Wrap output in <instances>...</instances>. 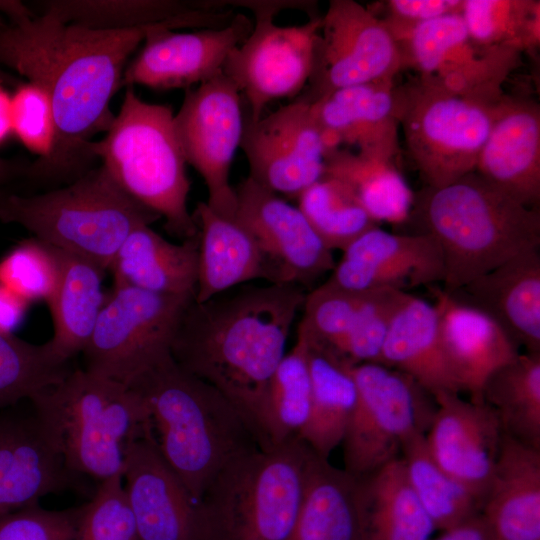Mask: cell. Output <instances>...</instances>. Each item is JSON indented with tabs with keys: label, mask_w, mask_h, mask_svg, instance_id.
I'll return each mask as SVG.
<instances>
[{
	"label": "cell",
	"mask_w": 540,
	"mask_h": 540,
	"mask_svg": "<svg viewBox=\"0 0 540 540\" xmlns=\"http://www.w3.org/2000/svg\"><path fill=\"white\" fill-rule=\"evenodd\" d=\"M436 297L443 351L460 392L482 403L490 375L515 359L519 346L483 311L451 294L432 289Z\"/></svg>",
	"instance_id": "cell-24"
},
{
	"label": "cell",
	"mask_w": 540,
	"mask_h": 540,
	"mask_svg": "<svg viewBox=\"0 0 540 540\" xmlns=\"http://www.w3.org/2000/svg\"><path fill=\"white\" fill-rule=\"evenodd\" d=\"M342 252L344 258L407 272L418 286L444 281L443 253L429 234H394L376 226L357 237Z\"/></svg>",
	"instance_id": "cell-39"
},
{
	"label": "cell",
	"mask_w": 540,
	"mask_h": 540,
	"mask_svg": "<svg viewBox=\"0 0 540 540\" xmlns=\"http://www.w3.org/2000/svg\"><path fill=\"white\" fill-rule=\"evenodd\" d=\"M311 377L303 333L279 363L268 389L264 426L269 449L297 436L305 426L311 405Z\"/></svg>",
	"instance_id": "cell-38"
},
{
	"label": "cell",
	"mask_w": 540,
	"mask_h": 540,
	"mask_svg": "<svg viewBox=\"0 0 540 540\" xmlns=\"http://www.w3.org/2000/svg\"><path fill=\"white\" fill-rule=\"evenodd\" d=\"M242 97L223 71L187 89L174 114L176 134L187 164L203 178L206 204L217 214L235 219L236 193L230 184L235 153L244 130Z\"/></svg>",
	"instance_id": "cell-15"
},
{
	"label": "cell",
	"mask_w": 540,
	"mask_h": 540,
	"mask_svg": "<svg viewBox=\"0 0 540 540\" xmlns=\"http://www.w3.org/2000/svg\"><path fill=\"white\" fill-rule=\"evenodd\" d=\"M289 540H361L357 479L315 454Z\"/></svg>",
	"instance_id": "cell-34"
},
{
	"label": "cell",
	"mask_w": 540,
	"mask_h": 540,
	"mask_svg": "<svg viewBox=\"0 0 540 540\" xmlns=\"http://www.w3.org/2000/svg\"><path fill=\"white\" fill-rule=\"evenodd\" d=\"M13 134L36 160L47 159L55 145V120L48 94L40 86L22 82L12 94Z\"/></svg>",
	"instance_id": "cell-47"
},
{
	"label": "cell",
	"mask_w": 540,
	"mask_h": 540,
	"mask_svg": "<svg viewBox=\"0 0 540 540\" xmlns=\"http://www.w3.org/2000/svg\"><path fill=\"white\" fill-rule=\"evenodd\" d=\"M27 166L0 157V188L18 176L24 175Z\"/></svg>",
	"instance_id": "cell-53"
},
{
	"label": "cell",
	"mask_w": 540,
	"mask_h": 540,
	"mask_svg": "<svg viewBox=\"0 0 540 540\" xmlns=\"http://www.w3.org/2000/svg\"><path fill=\"white\" fill-rule=\"evenodd\" d=\"M73 540H138L123 474L100 482L92 499L81 505Z\"/></svg>",
	"instance_id": "cell-45"
},
{
	"label": "cell",
	"mask_w": 540,
	"mask_h": 540,
	"mask_svg": "<svg viewBox=\"0 0 540 540\" xmlns=\"http://www.w3.org/2000/svg\"><path fill=\"white\" fill-rule=\"evenodd\" d=\"M158 219V214L126 193L103 165L42 194L9 192L0 204L3 223L18 224L38 240L105 271L134 229Z\"/></svg>",
	"instance_id": "cell-7"
},
{
	"label": "cell",
	"mask_w": 540,
	"mask_h": 540,
	"mask_svg": "<svg viewBox=\"0 0 540 540\" xmlns=\"http://www.w3.org/2000/svg\"><path fill=\"white\" fill-rule=\"evenodd\" d=\"M314 456L295 436L229 462L199 502L207 540H289Z\"/></svg>",
	"instance_id": "cell-5"
},
{
	"label": "cell",
	"mask_w": 540,
	"mask_h": 540,
	"mask_svg": "<svg viewBox=\"0 0 540 540\" xmlns=\"http://www.w3.org/2000/svg\"><path fill=\"white\" fill-rule=\"evenodd\" d=\"M357 401L343 444L344 470L355 478L400 457L403 443L428 431L437 405L410 376L378 363L353 366Z\"/></svg>",
	"instance_id": "cell-11"
},
{
	"label": "cell",
	"mask_w": 540,
	"mask_h": 540,
	"mask_svg": "<svg viewBox=\"0 0 540 540\" xmlns=\"http://www.w3.org/2000/svg\"><path fill=\"white\" fill-rule=\"evenodd\" d=\"M431 540H492V538L481 513H479L463 523L443 531L439 537Z\"/></svg>",
	"instance_id": "cell-51"
},
{
	"label": "cell",
	"mask_w": 540,
	"mask_h": 540,
	"mask_svg": "<svg viewBox=\"0 0 540 540\" xmlns=\"http://www.w3.org/2000/svg\"><path fill=\"white\" fill-rule=\"evenodd\" d=\"M199 236L172 243L150 225L134 229L115 254L108 271L113 285L176 296H194Z\"/></svg>",
	"instance_id": "cell-28"
},
{
	"label": "cell",
	"mask_w": 540,
	"mask_h": 540,
	"mask_svg": "<svg viewBox=\"0 0 540 540\" xmlns=\"http://www.w3.org/2000/svg\"><path fill=\"white\" fill-rule=\"evenodd\" d=\"M451 293L465 296L456 299L489 315L527 353H540L538 249L514 256Z\"/></svg>",
	"instance_id": "cell-25"
},
{
	"label": "cell",
	"mask_w": 540,
	"mask_h": 540,
	"mask_svg": "<svg viewBox=\"0 0 540 540\" xmlns=\"http://www.w3.org/2000/svg\"><path fill=\"white\" fill-rule=\"evenodd\" d=\"M40 12H51L66 23L99 30H127L161 24L180 28H219L236 11L214 0H47Z\"/></svg>",
	"instance_id": "cell-27"
},
{
	"label": "cell",
	"mask_w": 540,
	"mask_h": 540,
	"mask_svg": "<svg viewBox=\"0 0 540 540\" xmlns=\"http://www.w3.org/2000/svg\"><path fill=\"white\" fill-rule=\"evenodd\" d=\"M81 505L49 510L38 503L0 514V540H73Z\"/></svg>",
	"instance_id": "cell-48"
},
{
	"label": "cell",
	"mask_w": 540,
	"mask_h": 540,
	"mask_svg": "<svg viewBox=\"0 0 540 540\" xmlns=\"http://www.w3.org/2000/svg\"><path fill=\"white\" fill-rule=\"evenodd\" d=\"M193 298L113 285L81 352L83 369L128 386L170 353L178 321Z\"/></svg>",
	"instance_id": "cell-12"
},
{
	"label": "cell",
	"mask_w": 540,
	"mask_h": 540,
	"mask_svg": "<svg viewBox=\"0 0 540 540\" xmlns=\"http://www.w3.org/2000/svg\"><path fill=\"white\" fill-rule=\"evenodd\" d=\"M236 5L252 11L253 27L231 51L222 71L246 101L245 120L254 122L269 103L294 99L305 89L322 16L304 1H237Z\"/></svg>",
	"instance_id": "cell-9"
},
{
	"label": "cell",
	"mask_w": 540,
	"mask_h": 540,
	"mask_svg": "<svg viewBox=\"0 0 540 540\" xmlns=\"http://www.w3.org/2000/svg\"><path fill=\"white\" fill-rule=\"evenodd\" d=\"M192 215L199 236L195 301L255 279L268 281L262 255L240 223L215 213L206 202H199Z\"/></svg>",
	"instance_id": "cell-30"
},
{
	"label": "cell",
	"mask_w": 540,
	"mask_h": 540,
	"mask_svg": "<svg viewBox=\"0 0 540 540\" xmlns=\"http://www.w3.org/2000/svg\"><path fill=\"white\" fill-rule=\"evenodd\" d=\"M463 0H389L383 20L393 36L411 28L454 13H460Z\"/></svg>",
	"instance_id": "cell-49"
},
{
	"label": "cell",
	"mask_w": 540,
	"mask_h": 540,
	"mask_svg": "<svg viewBox=\"0 0 540 540\" xmlns=\"http://www.w3.org/2000/svg\"><path fill=\"white\" fill-rule=\"evenodd\" d=\"M306 294L289 284H243L184 308L170 346L174 361L238 410L260 449L270 450L268 389Z\"/></svg>",
	"instance_id": "cell-2"
},
{
	"label": "cell",
	"mask_w": 540,
	"mask_h": 540,
	"mask_svg": "<svg viewBox=\"0 0 540 540\" xmlns=\"http://www.w3.org/2000/svg\"><path fill=\"white\" fill-rule=\"evenodd\" d=\"M394 38L406 67L414 68L418 77L487 105L503 97L504 82L520 64L516 49L474 42L460 13L421 23Z\"/></svg>",
	"instance_id": "cell-14"
},
{
	"label": "cell",
	"mask_w": 540,
	"mask_h": 540,
	"mask_svg": "<svg viewBox=\"0 0 540 540\" xmlns=\"http://www.w3.org/2000/svg\"><path fill=\"white\" fill-rule=\"evenodd\" d=\"M406 68L381 18L354 0H331L322 16L309 81L296 98L311 104L341 88L394 80Z\"/></svg>",
	"instance_id": "cell-13"
},
{
	"label": "cell",
	"mask_w": 540,
	"mask_h": 540,
	"mask_svg": "<svg viewBox=\"0 0 540 540\" xmlns=\"http://www.w3.org/2000/svg\"><path fill=\"white\" fill-rule=\"evenodd\" d=\"M307 347L311 377L308 420L297 435L319 457L328 459L342 443L357 401L353 366L313 338L299 323Z\"/></svg>",
	"instance_id": "cell-31"
},
{
	"label": "cell",
	"mask_w": 540,
	"mask_h": 540,
	"mask_svg": "<svg viewBox=\"0 0 540 540\" xmlns=\"http://www.w3.org/2000/svg\"><path fill=\"white\" fill-rule=\"evenodd\" d=\"M29 303L0 284V333L13 334L23 322Z\"/></svg>",
	"instance_id": "cell-50"
},
{
	"label": "cell",
	"mask_w": 540,
	"mask_h": 540,
	"mask_svg": "<svg viewBox=\"0 0 540 540\" xmlns=\"http://www.w3.org/2000/svg\"><path fill=\"white\" fill-rule=\"evenodd\" d=\"M128 387L146 405L161 456L197 503L229 462L260 448L227 398L181 368L170 353Z\"/></svg>",
	"instance_id": "cell-3"
},
{
	"label": "cell",
	"mask_w": 540,
	"mask_h": 540,
	"mask_svg": "<svg viewBox=\"0 0 540 540\" xmlns=\"http://www.w3.org/2000/svg\"><path fill=\"white\" fill-rule=\"evenodd\" d=\"M73 369L47 341L33 344L0 333V409L30 400L62 381Z\"/></svg>",
	"instance_id": "cell-41"
},
{
	"label": "cell",
	"mask_w": 540,
	"mask_h": 540,
	"mask_svg": "<svg viewBox=\"0 0 540 540\" xmlns=\"http://www.w3.org/2000/svg\"><path fill=\"white\" fill-rule=\"evenodd\" d=\"M163 25L180 29L161 24L99 30L66 23L51 12L0 27V66L43 88L53 108L54 149L26 167L28 179L69 184L94 168L91 143L115 117L110 101L122 88L128 59L151 30Z\"/></svg>",
	"instance_id": "cell-1"
},
{
	"label": "cell",
	"mask_w": 540,
	"mask_h": 540,
	"mask_svg": "<svg viewBox=\"0 0 540 540\" xmlns=\"http://www.w3.org/2000/svg\"><path fill=\"white\" fill-rule=\"evenodd\" d=\"M253 20L236 12L219 28L176 32L163 25L151 30L139 53L127 64L122 87L141 85L156 90L190 89L222 71L231 51L249 35Z\"/></svg>",
	"instance_id": "cell-18"
},
{
	"label": "cell",
	"mask_w": 540,
	"mask_h": 540,
	"mask_svg": "<svg viewBox=\"0 0 540 540\" xmlns=\"http://www.w3.org/2000/svg\"><path fill=\"white\" fill-rule=\"evenodd\" d=\"M475 171L530 208L540 201V107L504 94L493 106L492 123Z\"/></svg>",
	"instance_id": "cell-22"
},
{
	"label": "cell",
	"mask_w": 540,
	"mask_h": 540,
	"mask_svg": "<svg viewBox=\"0 0 540 540\" xmlns=\"http://www.w3.org/2000/svg\"><path fill=\"white\" fill-rule=\"evenodd\" d=\"M460 14L469 36L480 46L522 52L539 45V1L463 0Z\"/></svg>",
	"instance_id": "cell-42"
},
{
	"label": "cell",
	"mask_w": 540,
	"mask_h": 540,
	"mask_svg": "<svg viewBox=\"0 0 540 540\" xmlns=\"http://www.w3.org/2000/svg\"><path fill=\"white\" fill-rule=\"evenodd\" d=\"M360 299L361 293L324 283L306 294L300 323L313 338L336 351L351 329Z\"/></svg>",
	"instance_id": "cell-46"
},
{
	"label": "cell",
	"mask_w": 540,
	"mask_h": 540,
	"mask_svg": "<svg viewBox=\"0 0 540 540\" xmlns=\"http://www.w3.org/2000/svg\"><path fill=\"white\" fill-rule=\"evenodd\" d=\"M5 24H6V22L0 16V27H3Z\"/></svg>",
	"instance_id": "cell-56"
},
{
	"label": "cell",
	"mask_w": 540,
	"mask_h": 540,
	"mask_svg": "<svg viewBox=\"0 0 540 540\" xmlns=\"http://www.w3.org/2000/svg\"><path fill=\"white\" fill-rule=\"evenodd\" d=\"M407 153L428 187L475 171L490 132L493 106L455 95L417 77L395 87Z\"/></svg>",
	"instance_id": "cell-10"
},
{
	"label": "cell",
	"mask_w": 540,
	"mask_h": 540,
	"mask_svg": "<svg viewBox=\"0 0 540 540\" xmlns=\"http://www.w3.org/2000/svg\"><path fill=\"white\" fill-rule=\"evenodd\" d=\"M235 220L255 241L268 282L305 288L335 267L330 250L297 206L249 177L235 188Z\"/></svg>",
	"instance_id": "cell-16"
},
{
	"label": "cell",
	"mask_w": 540,
	"mask_h": 540,
	"mask_svg": "<svg viewBox=\"0 0 540 540\" xmlns=\"http://www.w3.org/2000/svg\"><path fill=\"white\" fill-rule=\"evenodd\" d=\"M27 412L0 415V514L76 486L57 433L31 401Z\"/></svg>",
	"instance_id": "cell-19"
},
{
	"label": "cell",
	"mask_w": 540,
	"mask_h": 540,
	"mask_svg": "<svg viewBox=\"0 0 540 540\" xmlns=\"http://www.w3.org/2000/svg\"><path fill=\"white\" fill-rule=\"evenodd\" d=\"M357 479L361 540H431L436 530L414 494L401 458Z\"/></svg>",
	"instance_id": "cell-32"
},
{
	"label": "cell",
	"mask_w": 540,
	"mask_h": 540,
	"mask_svg": "<svg viewBox=\"0 0 540 540\" xmlns=\"http://www.w3.org/2000/svg\"><path fill=\"white\" fill-rule=\"evenodd\" d=\"M91 152L132 198L164 218L181 241L197 235L187 207L190 181L169 106L143 101L126 87L120 110Z\"/></svg>",
	"instance_id": "cell-6"
},
{
	"label": "cell",
	"mask_w": 540,
	"mask_h": 540,
	"mask_svg": "<svg viewBox=\"0 0 540 540\" xmlns=\"http://www.w3.org/2000/svg\"><path fill=\"white\" fill-rule=\"evenodd\" d=\"M482 400L496 412L504 434L540 450V353L519 354L493 372Z\"/></svg>",
	"instance_id": "cell-36"
},
{
	"label": "cell",
	"mask_w": 540,
	"mask_h": 540,
	"mask_svg": "<svg viewBox=\"0 0 540 540\" xmlns=\"http://www.w3.org/2000/svg\"><path fill=\"white\" fill-rule=\"evenodd\" d=\"M8 193L9 192L5 190L4 188H0V204L2 203L4 198L8 195Z\"/></svg>",
	"instance_id": "cell-55"
},
{
	"label": "cell",
	"mask_w": 540,
	"mask_h": 540,
	"mask_svg": "<svg viewBox=\"0 0 540 540\" xmlns=\"http://www.w3.org/2000/svg\"><path fill=\"white\" fill-rule=\"evenodd\" d=\"M480 513L492 540H540V450L503 435Z\"/></svg>",
	"instance_id": "cell-26"
},
{
	"label": "cell",
	"mask_w": 540,
	"mask_h": 540,
	"mask_svg": "<svg viewBox=\"0 0 540 540\" xmlns=\"http://www.w3.org/2000/svg\"><path fill=\"white\" fill-rule=\"evenodd\" d=\"M440 245L445 292L451 293L514 256L540 245V213L476 171L414 195L409 219Z\"/></svg>",
	"instance_id": "cell-4"
},
{
	"label": "cell",
	"mask_w": 540,
	"mask_h": 540,
	"mask_svg": "<svg viewBox=\"0 0 540 540\" xmlns=\"http://www.w3.org/2000/svg\"><path fill=\"white\" fill-rule=\"evenodd\" d=\"M123 487L138 540H207L199 503L161 456L150 429L128 449Z\"/></svg>",
	"instance_id": "cell-21"
},
{
	"label": "cell",
	"mask_w": 540,
	"mask_h": 540,
	"mask_svg": "<svg viewBox=\"0 0 540 540\" xmlns=\"http://www.w3.org/2000/svg\"><path fill=\"white\" fill-rule=\"evenodd\" d=\"M324 175L346 184L376 223L409 220L414 194L393 161L339 147L326 153Z\"/></svg>",
	"instance_id": "cell-35"
},
{
	"label": "cell",
	"mask_w": 540,
	"mask_h": 540,
	"mask_svg": "<svg viewBox=\"0 0 540 540\" xmlns=\"http://www.w3.org/2000/svg\"><path fill=\"white\" fill-rule=\"evenodd\" d=\"M30 401L54 427L70 470L100 482L123 474L129 447L150 429L136 391L84 369Z\"/></svg>",
	"instance_id": "cell-8"
},
{
	"label": "cell",
	"mask_w": 540,
	"mask_h": 540,
	"mask_svg": "<svg viewBox=\"0 0 540 540\" xmlns=\"http://www.w3.org/2000/svg\"><path fill=\"white\" fill-rule=\"evenodd\" d=\"M437 408L425 434L435 462L481 504L490 488L504 435L488 404L459 394L434 397Z\"/></svg>",
	"instance_id": "cell-20"
},
{
	"label": "cell",
	"mask_w": 540,
	"mask_h": 540,
	"mask_svg": "<svg viewBox=\"0 0 540 540\" xmlns=\"http://www.w3.org/2000/svg\"><path fill=\"white\" fill-rule=\"evenodd\" d=\"M378 364L410 376L433 397L460 393L443 351L436 306L413 295L396 312Z\"/></svg>",
	"instance_id": "cell-29"
},
{
	"label": "cell",
	"mask_w": 540,
	"mask_h": 540,
	"mask_svg": "<svg viewBox=\"0 0 540 540\" xmlns=\"http://www.w3.org/2000/svg\"><path fill=\"white\" fill-rule=\"evenodd\" d=\"M408 296L391 287L361 293L351 329L333 352L351 365L379 363L392 320Z\"/></svg>",
	"instance_id": "cell-43"
},
{
	"label": "cell",
	"mask_w": 540,
	"mask_h": 540,
	"mask_svg": "<svg viewBox=\"0 0 540 540\" xmlns=\"http://www.w3.org/2000/svg\"><path fill=\"white\" fill-rule=\"evenodd\" d=\"M60 274L56 248L33 237L19 242L0 259V284L27 301L48 302Z\"/></svg>",
	"instance_id": "cell-44"
},
{
	"label": "cell",
	"mask_w": 540,
	"mask_h": 540,
	"mask_svg": "<svg viewBox=\"0 0 540 540\" xmlns=\"http://www.w3.org/2000/svg\"><path fill=\"white\" fill-rule=\"evenodd\" d=\"M22 83L21 79L15 77L13 74L2 69L0 66V84L2 85H16Z\"/></svg>",
	"instance_id": "cell-54"
},
{
	"label": "cell",
	"mask_w": 540,
	"mask_h": 540,
	"mask_svg": "<svg viewBox=\"0 0 540 540\" xmlns=\"http://www.w3.org/2000/svg\"><path fill=\"white\" fill-rule=\"evenodd\" d=\"M394 80L335 90L310 104L327 152L342 145L393 161L399 153V121Z\"/></svg>",
	"instance_id": "cell-23"
},
{
	"label": "cell",
	"mask_w": 540,
	"mask_h": 540,
	"mask_svg": "<svg viewBox=\"0 0 540 540\" xmlns=\"http://www.w3.org/2000/svg\"><path fill=\"white\" fill-rule=\"evenodd\" d=\"M12 133V94L0 84V145Z\"/></svg>",
	"instance_id": "cell-52"
},
{
	"label": "cell",
	"mask_w": 540,
	"mask_h": 540,
	"mask_svg": "<svg viewBox=\"0 0 540 540\" xmlns=\"http://www.w3.org/2000/svg\"><path fill=\"white\" fill-rule=\"evenodd\" d=\"M249 178L285 197H297L324 176L327 148L310 104L294 98L257 121L241 138Z\"/></svg>",
	"instance_id": "cell-17"
},
{
	"label": "cell",
	"mask_w": 540,
	"mask_h": 540,
	"mask_svg": "<svg viewBox=\"0 0 540 540\" xmlns=\"http://www.w3.org/2000/svg\"><path fill=\"white\" fill-rule=\"evenodd\" d=\"M400 458L408 482L436 530L446 531L480 513V502L435 462L424 433L406 439Z\"/></svg>",
	"instance_id": "cell-37"
},
{
	"label": "cell",
	"mask_w": 540,
	"mask_h": 540,
	"mask_svg": "<svg viewBox=\"0 0 540 540\" xmlns=\"http://www.w3.org/2000/svg\"><path fill=\"white\" fill-rule=\"evenodd\" d=\"M56 250L60 274L47 302L54 328L48 342L60 358L70 361L83 351L94 330L107 294L106 271L86 258Z\"/></svg>",
	"instance_id": "cell-33"
},
{
	"label": "cell",
	"mask_w": 540,
	"mask_h": 540,
	"mask_svg": "<svg viewBox=\"0 0 540 540\" xmlns=\"http://www.w3.org/2000/svg\"><path fill=\"white\" fill-rule=\"evenodd\" d=\"M297 207L330 249L344 250L367 230L378 226L350 188L324 175L297 197Z\"/></svg>",
	"instance_id": "cell-40"
}]
</instances>
